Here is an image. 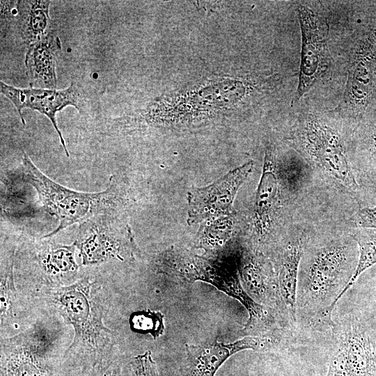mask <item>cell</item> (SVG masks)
Returning a JSON list of instances; mask_svg holds the SVG:
<instances>
[{
  "mask_svg": "<svg viewBox=\"0 0 376 376\" xmlns=\"http://www.w3.org/2000/svg\"><path fill=\"white\" fill-rule=\"evenodd\" d=\"M100 287L88 277L56 287L47 295L50 305L74 329L71 345L63 353L66 364L95 363L113 354V332L103 322Z\"/></svg>",
  "mask_w": 376,
  "mask_h": 376,
  "instance_id": "1",
  "label": "cell"
},
{
  "mask_svg": "<svg viewBox=\"0 0 376 376\" xmlns=\"http://www.w3.org/2000/svg\"><path fill=\"white\" fill-rule=\"evenodd\" d=\"M162 272L187 282L201 281L238 300L246 308L249 318L242 332L246 336H266L281 329L276 313L251 298L244 290L238 269L221 261L207 259L189 252L171 251L163 256Z\"/></svg>",
  "mask_w": 376,
  "mask_h": 376,
  "instance_id": "2",
  "label": "cell"
},
{
  "mask_svg": "<svg viewBox=\"0 0 376 376\" xmlns=\"http://www.w3.org/2000/svg\"><path fill=\"white\" fill-rule=\"evenodd\" d=\"M22 178L37 191L47 211L58 220L57 227L43 237H51L75 224L109 212L118 201L114 182L104 191L81 192L65 187L44 174L26 152L22 155Z\"/></svg>",
  "mask_w": 376,
  "mask_h": 376,
  "instance_id": "3",
  "label": "cell"
},
{
  "mask_svg": "<svg viewBox=\"0 0 376 376\" xmlns=\"http://www.w3.org/2000/svg\"><path fill=\"white\" fill-rule=\"evenodd\" d=\"M347 249L331 245L320 250L311 264L306 283L301 290L299 310L309 313L310 324H322L333 328L332 311L350 281L345 274L347 263Z\"/></svg>",
  "mask_w": 376,
  "mask_h": 376,
  "instance_id": "4",
  "label": "cell"
},
{
  "mask_svg": "<svg viewBox=\"0 0 376 376\" xmlns=\"http://www.w3.org/2000/svg\"><path fill=\"white\" fill-rule=\"evenodd\" d=\"M40 325L1 340L0 376H61L63 356Z\"/></svg>",
  "mask_w": 376,
  "mask_h": 376,
  "instance_id": "5",
  "label": "cell"
},
{
  "mask_svg": "<svg viewBox=\"0 0 376 376\" xmlns=\"http://www.w3.org/2000/svg\"><path fill=\"white\" fill-rule=\"evenodd\" d=\"M332 329L336 340L326 376H376V343L361 319L349 315Z\"/></svg>",
  "mask_w": 376,
  "mask_h": 376,
  "instance_id": "6",
  "label": "cell"
},
{
  "mask_svg": "<svg viewBox=\"0 0 376 376\" xmlns=\"http://www.w3.org/2000/svg\"><path fill=\"white\" fill-rule=\"evenodd\" d=\"M74 243L85 266L113 260L123 261L134 248L130 229L122 228L109 212L95 215L79 224Z\"/></svg>",
  "mask_w": 376,
  "mask_h": 376,
  "instance_id": "7",
  "label": "cell"
},
{
  "mask_svg": "<svg viewBox=\"0 0 376 376\" xmlns=\"http://www.w3.org/2000/svg\"><path fill=\"white\" fill-rule=\"evenodd\" d=\"M253 168V162L249 161L230 171L212 185L189 191L188 224H194L209 217L231 214L237 192Z\"/></svg>",
  "mask_w": 376,
  "mask_h": 376,
  "instance_id": "8",
  "label": "cell"
},
{
  "mask_svg": "<svg viewBox=\"0 0 376 376\" xmlns=\"http://www.w3.org/2000/svg\"><path fill=\"white\" fill-rule=\"evenodd\" d=\"M0 92L15 107L23 125L26 124L22 115L24 109L35 110L45 115L56 130L66 156L70 157L65 139L58 128L56 115L68 106L74 107L80 111L79 93L73 82L66 88L57 90L31 86L26 88H16L1 80Z\"/></svg>",
  "mask_w": 376,
  "mask_h": 376,
  "instance_id": "9",
  "label": "cell"
},
{
  "mask_svg": "<svg viewBox=\"0 0 376 376\" xmlns=\"http://www.w3.org/2000/svg\"><path fill=\"white\" fill-rule=\"evenodd\" d=\"M305 135L306 147L317 165L349 191L357 192L359 185L338 136L314 119L308 121Z\"/></svg>",
  "mask_w": 376,
  "mask_h": 376,
  "instance_id": "10",
  "label": "cell"
},
{
  "mask_svg": "<svg viewBox=\"0 0 376 376\" xmlns=\"http://www.w3.org/2000/svg\"><path fill=\"white\" fill-rule=\"evenodd\" d=\"M281 339L276 336H246L228 344L214 340L203 345H187L182 374L184 376H214L233 354L244 350L269 351L279 344Z\"/></svg>",
  "mask_w": 376,
  "mask_h": 376,
  "instance_id": "11",
  "label": "cell"
},
{
  "mask_svg": "<svg viewBox=\"0 0 376 376\" xmlns=\"http://www.w3.org/2000/svg\"><path fill=\"white\" fill-rule=\"evenodd\" d=\"M298 13L302 35L301 59L297 88V96L300 98L326 71L328 58L324 42L319 31L315 15L304 6H299Z\"/></svg>",
  "mask_w": 376,
  "mask_h": 376,
  "instance_id": "12",
  "label": "cell"
},
{
  "mask_svg": "<svg viewBox=\"0 0 376 376\" xmlns=\"http://www.w3.org/2000/svg\"><path fill=\"white\" fill-rule=\"evenodd\" d=\"M242 284L258 303L274 310L290 327L292 326L280 293L276 274L260 256L243 258L238 269Z\"/></svg>",
  "mask_w": 376,
  "mask_h": 376,
  "instance_id": "13",
  "label": "cell"
},
{
  "mask_svg": "<svg viewBox=\"0 0 376 376\" xmlns=\"http://www.w3.org/2000/svg\"><path fill=\"white\" fill-rule=\"evenodd\" d=\"M376 78V32L361 45L349 70L344 104L349 109L366 107Z\"/></svg>",
  "mask_w": 376,
  "mask_h": 376,
  "instance_id": "14",
  "label": "cell"
},
{
  "mask_svg": "<svg viewBox=\"0 0 376 376\" xmlns=\"http://www.w3.org/2000/svg\"><path fill=\"white\" fill-rule=\"evenodd\" d=\"M61 49L58 36L48 32L29 45L24 64L29 85L33 88L56 89V56Z\"/></svg>",
  "mask_w": 376,
  "mask_h": 376,
  "instance_id": "15",
  "label": "cell"
},
{
  "mask_svg": "<svg viewBox=\"0 0 376 376\" xmlns=\"http://www.w3.org/2000/svg\"><path fill=\"white\" fill-rule=\"evenodd\" d=\"M303 253L301 240L291 242L282 252L276 273L278 285L290 324L297 323V292L300 261Z\"/></svg>",
  "mask_w": 376,
  "mask_h": 376,
  "instance_id": "16",
  "label": "cell"
},
{
  "mask_svg": "<svg viewBox=\"0 0 376 376\" xmlns=\"http://www.w3.org/2000/svg\"><path fill=\"white\" fill-rule=\"evenodd\" d=\"M275 165L273 150L268 148L265 152L255 202L256 224L260 233L268 228L277 200L279 186Z\"/></svg>",
  "mask_w": 376,
  "mask_h": 376,
  "instance_id": "17",
  "label": "cell"
},
{
  "mask_svg": "<svg viewBox=\"0 0 376 376\" xmlns=\"http://www.w3.org/2000/svg\"><path fill=\"white\" fill-rule=\"evenodd\" d=\"M77 247L70 245L47 244L38 252L36 258L47 280L61 282L76 275L79 266L75 253Z\"/></svg>",
  "mask_w": 376,
  "mask_h": 376,
  "instance_id": "18",
  "label": "cell"
},
{
  "mask_svg": "<svg viewBox=\"0 0 376 376\" xmlns=\"http://www.w3.org/2000/svg\"><path fill=\"white\" fill-rule=\"evenodd\" d=\"M49 6V1H17L16 9L19 33L29 45L48 33Z\"/></svg>",
  "mask_w": 376,
  "mask_h": 376,
  "instance_id": "19",
  "label": "cell"
},
{
  "mask_svg": "<svg viewBox=\"0 0 376 376\" xmlns=\"http://www.w3.org/2000/svg\"><path fill=\"white\" fill-rule=\"evenodd\" d=\"M353 239L359 246V260L340 298L353 286L364 271L376 264V230L373 228H361L354 233Z\"/></svg>",
  "mask_w": 376,
  "mask_h": 376,
  "instance_id": "20",
  "label": "cell"
},
{
  "mask_svg": "<svg viewBox=\"0 0 376 376\" xmlns=\"http://www.w3.org/2000/svg\"><path fill=\"white\" fill-rule=\"evenodd\" d=\"M61 376H123L120 359L111 354L92 364L61 365Z\"/></svg>",
  "mask_w": 376,
  "mask_h": 376,
  "instance_id": "21",
  "label": "cell"
},
{
  "mask_svg": "<svg viewBox=\"0 0 376 376\" xmlns=\"http://www.w3.org/2000/svg\"><path fill=\"white\" fill-rule=\"evenodd\" d=\"M13 275V260L1 269V327L14 318L17 300Z\"/></svg>",
  "mask_w": 376,
  "mask_h": 376,
  "instance_id": "22",
  "label": "cell"
},
{
  "mask_svg": "<svg viewBox=\"0 0 376 376\" xmlns=\"http://www.w3.org/2000/svg\"><path fill=\"white\" fill-rule=\"evenodd\" d=\"M164 315L150 310L133 313L130 318L131 329L141 334H150L154 339L164 331Z\"/></svg>",
  "mask_w": 376,
  "mask_h": 376,
  "instance_id": "23",
  "label": "cell"
},
{
  "mask_svg": "<svg viewBox=\"0 0 376 376\" xmlns=\"http://www.w3.org/2000/svg\"><path fill=\"white\" fill-rule=\"evenodd\" d=\"M130 365L133 376H159L156 363L150 351L134 357Z\"/></svg>",
  "mask_w": 376,
  "mask_h": 376,
  "instance_id": "24",
  "label": "cell"
},
{
  "mask_svg": "<svg viewBox=\"0 0 376 376\" xmlns=\"http://www.w3.org/2000/svg\"><path fill=\"white\" fill-rule=\"evenodd\" d=\"M357 221L361 228L376 229V206L361 209L357 213Z\"/></svg>",
  "mask_w": 376,
  "mask_h": 376,
  "instance_id": "25",
  "label": "cell"
},
{
  "mask_svg": "<svg viewBox=\"0 0 376 376\" xmlns=\"http://www.w3.org/2000/svg\"><path fill=\"white\" fill-rule=\"evenodd\" d=\"M14 1H1V17L8 15L11 13L15 6Z\"/></svg>",
  "mask_w": 376,
  "mask_h": 376,
  "instance_id": "26",
  "label": "cell"
},
{
  "mask_svg": "<svg viewBox=\"0 0 376 376\" xmlns=\"http://www.w3.org/2000/svg\"><path fill=\"white\" fill-rule=\"evenodd\" d=\"M373 147L374 156H375V159H376V136H375L374 139H373Z\"/></svg>",
  "mask_w": 376,
  "mask_h": 376,
  "instance_id": "27",
  "label": "cell"
}]
</instances>
